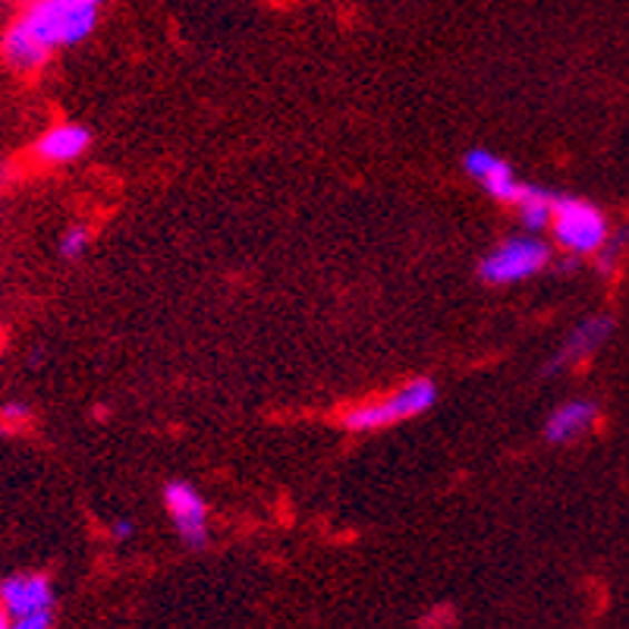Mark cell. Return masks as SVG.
<instances>
[{
	"mask_svg": "<svg viewBox=\"0 0 629 629\" xmlns=\"http://www.w3.org/2000/svg\"><path fill=\"white\" fill-rule=\"evenodd\" d=\"M598 425V403L592 400H567L544 422V438L548 444H573L582 434H589Z\"/></svg>",
	"mask_w": 629,
	"mask_h": 629,
	"instance_id": "cell-10",
	"label": "cell"
},
{
	"mask_svg": "<svg viewBox=\"0 0 629 629\" xmlns=\"http://www.w3.org/2000/svg\"><path fill=\"white\" fill-rule=\"evenodd\" d=\"M98 17L101 7L91 0H29L17 22L55 57L57 51L76 48L91 38L98 29Z\"/></svg>",
	"mask_w": 629,
	"mask_h": 629,
	"instance_id": "cell-1",
	"label": "cell"
},
{
	"mask_svg": "<svg viewBox=\"0 0 629 629\" xmlns=\"http://www.w3.org/2000/svg\"><path fill=\"white\" fill-rule=\"evenodd\" d=\"M164 507L177 525L180 539L189 548H202L208 541V503L198 494L196 485L174 479L164 485Z\"/></svg>",
	"mask_w": 629,
	"mask_h": 629,
	"instance_id": "cell-5",
	"label": "cell"
},
{
	"mask_svg": "<svg viewBox=\"0 0 629 629\" xmlns=\"http://www.w3.org/2000/svg\"><path fill=\"white\" fill-rule=\"evenodd\" d=\"M91 148V132L82 124H55L51 129H45L36 139V158L41 164H72L79 158H86V151Z\"/></svg>",
	"mask_w": 629,
	"mask_h": 629,
	"instance_id": "cell-9",
	"label": "cell"
},
{
	"mask_svg": "<svg viewBox=\"0 0 629 629\" xmlns=\"http://www.w3.org/2000/svg\"><path fill=\"white\" fill-rule=\"evenodd\" d=\"M551 234L560 249H567L576 258L598 255L611 239V227L605 212L592 205L589 198L554 193V215H551Z\"/></svg>",
	"mask_w": 629,
	"mask_h": 629,
	"instance_id": "cell-3",
	"label": "cell"
},
{
	"mask_svg": "<svg viewBox=\"0 0 629 629\" xmlns=\"http://www.w3.org/2000/svg\"><path fill=\"white\" fill-rule=\"evenodd\" d=\"M548 262H551V246L539 239V234L507 236L482 258L479 277L488 287H510V284L532 281L535 274L548 268Z\"/></svg>",
	"mask_w": 629,
	"mask_h": 629,
	"instance_id": "cell-4",
	"label": "cell"
},
{
	"mask_svg": "<svg viewBox=\"0 0 629 629\" xmlns=\"http://www.w3.org/2000/svg\"><path fill=\"white\" fill-rule=\"evenodd\" d=\"M91 3H98V7H101V3H105V0H91Z\"/></svg>",
	"mask_w": 629,
	"mask_h": 629,
	"instance_id": "cell-18",
	"label": "cell"
},
{
	"mask_svg": "<svg viewBox=\"0 0 629 629\" xmlns=\"http://www.w3.org/2000/svg\"><path fill=\"white\" fill-rule=\"evenodd\" d=\"M51 627H55L51 611H36V613H26V617H13V629H51Z\"/></svg>",
	"mask_w": 629,
	"mask_h": 629,
	"instance_id": "cell-15",
	"label": "cell"
},
{
	"mask_svg": "<svg viewBox=\"0 0 629 629\" xmlns=\"http://www.w3.org/2000/svg\"><path fill=\"white\" fill-rule=\"evenodd\" d=\"M132 532H136V525L129 520H117L114 525H110V535L117 541H126V539H132Z\"/></svg>",
	"mask_w": 629,
	"mask_h": 629,
	"instance_id": "cell-16",
	"label": "cell"
},
{
	"mask_svg": "<svg viewBox=\"0 0 629 629\" xmlns=\"http://www.w3.org/2000/svg\"><path fill=\"white\" fill-rule=\"evenodd\" d=\"M0 605L10 617H26L36 611H51L55 586L45 573H13L0 579Z\"/></svg>",
	"mask_w": 629,
	"mask_h": 629,
	"instance_id": "cell-8",
	"label": "cell"
},
{
	"mask_svg": "<svg viewBox=\"0 0 629 629\" xmlns=\"http://www.w3.org/2000/svg\"><path fill=\"white\" fill-rule=\"evenodd\" d=\"M434 403H438V384L432 377H413V381L400 384L391 394L350 406L341 415V422L343 429L353 434L384 432V429H394V425H403V422H413L419 415H425L429 410H434Z\"/></svg>",
	"mask_w": 629,
	"mask_h": 629,
	"instance_id": "cell-2",
	"label": "cell"
},
{
	"mask_svg": "<svg viewBox=\"0 0 629 629\" xmlns=\"http://www.w3.org/2000/svg\"><path fill=\"white\" fill-rule=\"evenodd\" d=\"M0 57H3V63H7L10 70L26 72V76H29V72H41L51 63V55L19 26L17 19H13V22L3 29V36H0Z\"/></svg>",
	"mask_w": 629,
	"mask_h": 629,
	"instance_id": "cell-11",
	"label": "cell"
},
{
	"mask_svg": "<svg viewBox=\"0 0 629 629\" xmlns=\"http://www.w3.org/2000/svg\"><path fill=\"white\" fill-rule=\"evenodd\" d=\"M0 434H7V432H3V425H0Z\"/></svg>",
	"mask_w": 629,
	"mask_h": 629,
	"instance_id": "cell-19",
	"label": "cell"
},
{
	"mask_svg": "<svg viewBox=\"0 0 629 629\" xmlns=\"http://www.w3.org/2000/svg\"><path fill=\"white\" fill-rule=\"evenodd\" d=\"M613 331V322L608 315H592V318H582L576 324L573 331L567 334V341L560 343V350L551 356L548 372H563V368H573L579 362L592 360L594 353L608 343Z\"/></svg>",
	"mask_w": 629,
	"mask_h": 629,
	"instance_id": "cell-7",
	"label": "cell"
},
{
	"mask_svg": "<svg viewBox=\"0 0 629 629\" xmlns=\"http://www.w3.org/2000/svg\"><path fill=\"white\" fill-rule=\"evenodd\" d=\"M0 629H13V617H10V611L0 605Z\"/></svg>",
	"mask_w": 629,
	"mask_h": 629,
	"instance_id": "cell-17",
	"label": "cell"
},
{
	"mask_svg": "<svg viewBox=\"0 0 629 629\" xmlns=\"http://www.w3.org/2000/svg\"><path fill=\"white\" fill-rule=\"evenodd\" d=\"M91 246V230L86 224H72L67 227L63 234H60V243H57V252H60V258H67V262H76V258H82Z\"/></svg>",
	"mask_w": 629,
	"mask_h": 629,
	"instance_id": "cell-13",
	"label": "cell"
},
{
	"mask_svg": "<svg viewBox=\"0 0 629 629\" xmlns=\"http://www.w3.org/2000/svg\"><path fill=\"white\" fill-rule=\"evenodd\" d=\"M29 419H32V410H29L26 403H19V400L0 403V425H3V432L7 434H13L17 429H22Z\"/></svg>",
	"mask_w": 629,
	"mask_h": 629,
	"instance_id": "cell-14",
	"label": "cell"
},
{
	"mask_svg": "<svg viewBox=\"0 0 629 629\" xmlns=\"http://www.w3.org/2000/svg\"><path fill=\"white\" fill-rule=\"evenodd\" d=\"M463 167H466L469 177L479 183L494 202L513 205L517 196H520L522 180L513 174V167L503 161L501 155H494L488 148H472V151L463 155Z\"/></svg>",
	"mask_w": 629,
	"mask_h": 629,
	"instance_id": "cell-6",
	"label": "cell"
},
{
	"mask_svg": "<svg viewBox=\"0 0 629 629\" xmlns=\"http://www.w3.org/2000/svg\"><path fill=\"white\" fill-rule=\"evenodd\" d=\"M520 224L525 227V234H541L544 227H551V215H554V193L541 189V186H529L522 183L520 196L513 202Z\"/></svg>",
	"mask_w": 629,
	"mask_h": 629,
	"instance_id": "cell-12",
	"label": "cell"
}]
</instances>
